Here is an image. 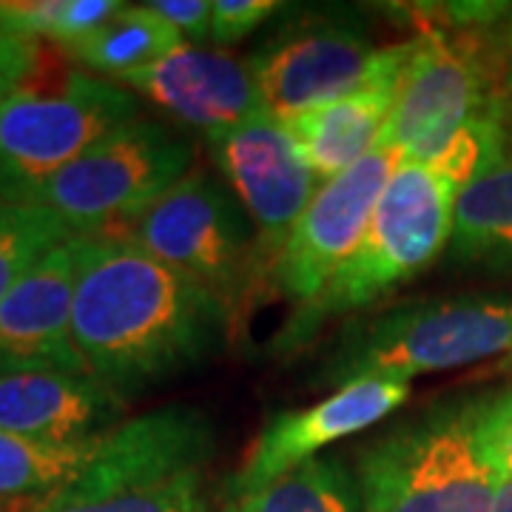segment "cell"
Here are the masks:
<instances>
[{
	"instance_id": "6da1fadb",
	"label": "cell",
	"mask_w": 512,
	"mask_h": 512,
	"mask_svg": "<svg viewBox=\"0 0 512 512\" xmlns=\"http://www.w3.org/2000/svg\"><path fill=\"white\" fill-rule=\"evenodd\" d=\"M231 305L117 234L83 237L72 308L86 373L120 396L202 365L225 345Z\"/></svg>"
},
{
	"instance_id": "7a4b0ae2",
	"label": "cell",
	"mask_w": 512,
	"mask_h": 512,
	"mask_svg": "<svg viewBox=\"0 0 512 512\" xmlns=\"http://www.w3.org/2000/svg\"><path fill=\"white\" fill-rule=\"evenodd\" d=\"M214 427L197 407L171 404L103 436L80 476L26 512H208L202 467Z\"/></svg>"
},
{
	"instance_id": "3957f363",
	"label": "cell",
	"mask_w": 512,
	"mask_h": 512,
	"mask_svg": "<svg viewBox=\"0 0 512 512\" xmlns=\"http://www.w3.org/2000/svg\"><path fill=\"white\" fill-rule=\"evenodd\" d=\"M461 188L430 165L404 160L384 185L365 239L282 330L279 350L302 345L330 316L362 311L427 271L453 239Z\"/></svg>"
},
{
	"instance_id": "277c9868",
	"label": "cell",
	"mask_w": 512,
	"mask_h": 512,
	"mask_svg": "<svg viewBox=\"0 0 512 512\" xmlns=\"http://www.w3.org/2000/svg\"><path fill=\"white\" fill-rule=\"evenodd\" d=\"M512 350V299H419L345 328L319 370L325 384L413 376L473 365Z\"/></svg>"
},
{
	"instance_id": "5b68a950",
	"label": "cell",
	"mask_w": 512,
	"mask_h": 512,
	"mask_svg": "<svg viewBox=\"0 0 512 512\" xmlns=\"http://www.w3.org/2000/svg\"><path fill=\"white\" fill-rule=\"evenodd\" d=\"M137 120V97L43 52L40 66L0 100V200H26L37 185Z\"/></svg>"
},
{
	"instance_id": "8992f818",
	"label": "cell",
	"mask_w": 512,
	"mask_h": 512,
	"mask_svg": "<svg viewBox=\"0 0 512 512\" xmlns=\"http://www.w3.org/2000/svg\"><path fill=\"white\" fill-rule=\"evenodd\" d=\"M362 512H493L498 473L473 433V404H444L359 453Z\"/></svg>"
},
{
	"instance_id": "52a82bcc",
	"label": "cell",
	"mask_w": 512,
	"mask_h": 512,
	"mask_svg": "<svg viewBox=\"0 0 512 512\" xmlns=\"http://www.w3.org/2000/svg\"><path fill=\"white\" fill-rule=\"evenodd\" d=\"M194 148L174 128L134 120L60 168L26 200L46 205L74 237L123 234L191 174Z\"/></svg>"
},
{
	"instance_id": "ba28073f",
	"label": "cell",
	"mask_w": 512,
	"mask_h": 512,
	"mask_svg": "<svg viewBox=\"0 0 512 512\" xmlns=\"http://www.w3.org/2000/svg\"><path fill=\"white\" fill-rule=\"evenodd\" d=\"M117 237L231 305L254 259L256 228L242 202L217 177L191 171Z\"/></svg>"
},
{
	"instance_id": "9c48e42d",
	"label": "cell",
	"mask_w": 512,
	"mask_h": 512,
	"mask_svg": "<svg viewBox=\"0 0 512 512\" xmlns=\"http://www.w3.org/2000/svg\"><path fill=\"white\" fill-rule=\"evenodd\" d=\"M504 106L495 57L464 32L427 29L402 77V89L376 146L399 148L404 160L427 163L476 117Z\"/></svg>"
},
{
	"instance_id": "30bf717a",
	"label": "cell",
	"mask_w": 512,
	"mask_h": 512,
	"mask_svg": "<svg viewBox=\"0 0 512 512\" xmlns=\"http://www.w3.org/2000/svg\"><path fill=\"white\" fill-rule=\"evenodd\" d=\"M379 49L367 29L345 12H313L279 26L254 55L265 109L285 120L353 92Z\"/></svg>"
},
{
	"instance_id": "8fae6325",
	"label": "cell",
	"mask_w": 512,
	"mask_h": 512,
	"mask_svg": "<svg viewBox=\"0 0 512 512\" xmlns=\"http://www.w3.org/2000/svg\"><path fill=\"white\" fill-rule=\"evenodd\" d=\"M404 163L399 148L376 146L367 157L316 191L276 256V285L299 305L325 291L365 239L384 185Z\"/></svg>"
},
{
	"instance_id": "7c38bea8",
	"label": "cell",
	"mask_w": 512,
	"mask_h": 512,
	"mask_svg": "<svg viewBox=\"0 0 512 512\" xmlns=\"http://www.w3.org/2000/svg\"><path fill=\"white\" fill-rule=\"evenodd\" d=\"M208 146L234 197L254 222L259 254L276 262L322 180L271 111H259Z\"/></svg>"
},
{
	"instance_id": "4fadbf2b",
	"label": "cell",
	"mask_w": 512,
	"mask_h": 512,
	"mask_svg": "<svg viewBox=\"0 0 512 512\" xmlns=\"http://www.w3.org/2000/svg\"><path fill=\"white\" fill-rule=\"evenodd\" d=\"M410 396V382L393 379H359L336 387L328 399L305 410L279 413L256 436L237 476L225 484V501L251 495L268 487L293 467L319 456L322 447L345 441L367 430L370 424L387 419Z\"/></svg>"
},
{
	"instance_id": "5bb4252c",
	"label": "cell",
	"mask_w": 512,
	"mask_h": 512,
	"mask_svg": "<svg viewBox=\"0 0 512 512\" xmlns=\"http://www.w3.org/2000/svg\"><path fill=\"white\" fill-rule=\"evenodd\" d=\"M117 83L148 97L157 109L202 134L208 143L259 111H268L248 60L188 43L146 69L123 74Z\"/></svg>"
},
{
	"instance_id": "9a60e30c",
	"label": "cell",
	"mask_w": 512,
	"mask_h": 512,
	"mask_svg": "<svg viewBox=\"0 0 512 512\" xmlns=\"http://www.w3.org/2000/svg\"><path fill=\"white\" fill-rule=\"evenodd\" d=\"M80 256L83 237L66 239L0 302V376L20 370L86 373L72 336Z\"/></svg>"
},
{
	"instance_id": "2e32d148",
	"label": "cell",
	"mask_w": 512,
	"mask_h": 512,
	"mask_svg": "<svg viewBox=\"0 0 512 512\" xmlns=\"http://www.w3.org/2000/svg\"><path fill=\"white\" fill-rule=\"evenodd\" d=\"M413 49L416 37L384 46L353 92L282 120L299 154L322 183L345 174L376 148L396 106Z\"/></svg>"
},
{
	"instance_id": "e0dca14e",
	"label": "cell",
	"mask_w": 512,
	"mask_h": 512,
	"mask_svg": "<svg viewBox=\"0 0 512 512\" xmlns=\"http://www.w3.org/2000/svg\"><path fill=\"white\" fill-rule=\"evenodd\" d=\"M126 396L89 373L20 370L0 376V430L20 439L77 447L123 424Z\"/></svg>"
},
{
	"instance_id": "ac0fdd59",
	"label": "cell",
	"mask_w": 512,
	"mask_h": 512,
	"mask_svg": "<svg viewBox=\"0 0 512 512\" xmlns=\"http://www.w3.org/2000/svg\"><path fill=\"white\" fill-rule=\"evenodd\" d=\"M450 256L464 268L512 276V154L461 188Z\"/></svg>"
},
{
	"instance_id": "d6986e66",
	"label": "cell",
	"mask_w": 512,
	"mask_h": 512,
	"mask_svg": "<svg viewBox=\"0 0 512 512\" xmlns=\"http://www.w3.org/2000/svg\"><path fill=\"white\" fill-rule=\"evenodd\" d=\"M180 46H185L180 32L168 26L148 3H143V6H123L114 18L60 52L83 69L120 80L123 74L146 69L151 63L163 60Z\"/></svg>"
},
{
	"instance_id": "ffe728a7",
	"label": "cell",
	"mask_w": 512,
	"mask_h": 512,
	"mask_svg": "<svg viewBox=\"0 0 512 512\" xmlns=\"http://www.w3.org/2000/svg\"><path fill=\"white\" fill-rule=\"evenodd\" d=\"M222 512H362L356 473L339 456H316Z\"/></svg>"
},
{
	"instance_id": "44dd1931",
	"label": "cell",
	"mask_w": 512,
	"mask_h": 512,
	"mask_svg": "<svg viewBox=\"0 0 512 512\" xmlns=\"http://www.w3.org/2000/svg\"><path fill=\"white\" fill-rule=\"evenodd\" d=\"M100 441L49 447L0 430V498H49L86 470Z\"/></svg>"
},
{
	"instance_id": "7402d4cb",
	"label": "cell",
	"mask_w": 512,
	"mask_h": 512,
	"mask_svg": "<svg viewBox=\"0 0 512 512\" xmlns=\"http://www.w3.org/2000/svg\"><path fill=\"white\" fill-rule=\"evenodd\" d=\"M74 234L35 200H0V302L23 276Z\"/></svg>"
},
{
	"instance_id": "603a6c76",
	"label": "cell",
	"mask_w": 512,
	"mask_h": 512,
	"mask_svg": "<svg viewBox=\"0 0 512 512\" xmlns=\"http://www.w3.org/2000/svg\"><path fill=\"white\" fill-rule=\"evenodd\" d=\"M123 6L114 0H0V26L12 37L49 40L66 49Z\"/></svg>"
},
{
	"instance_id": "cb8c5ba5",
	"label": "cell",
	"mask_w": 512,
	"mask_h": 512,
	"mask_svg": "<svg viewBox=\"0 0 512 512\" xmlns=\"http://www.w3.org/2000/svg\"><path fill=\"white\" fill-rule=\"evenodd\" d=\"M473 404V433L498 476L512 478V387Z\"/></svg>"
},
{
	"instance_id": "d4e9b609",
	"label": "cell",
	"mask_w": 512,
	"mask_h": 512,
	"mask_svg": "<svg viewBox=\"0 0 512 512\" xmlns=\"http://www.w3.org/2000/svg\"><path fill=\"white\" fill-rule=\"evenodd\" d=\"M279 12L274 0H214L211 15V43L234 46Z\"/></svg>"
},
{
	"instance_id": "484cf974",
	"label": "cell",
	"mask_w": 512,
	"mask_h": 512,
	"mask_svg": "<svg viewBox=\"0 0 512 512\" xmlns=\"http://www.w3.org/2000/svg\"><path fill=\"white\" fill-rule=\"evenodd\" d=\"M160 18L174 26L188 46H197L211 40V15L214 0H154L148 3Z\"/></svg>"
},
{
	"instance_id": "4316f807",
	"label": "cell",
	"mask_w": 512,
	"mask_h": 512,
	"mask_svg": "<svg viewBox=\"0 0 512 512\" xmlns=\"http://www.w3.org/2000/svg\"><path fill=\"white\" fill-rule=\"evenodd\" d=\"M43 52L46 49L40 40H23V37H15L0 46V100L15 92L20 83L35 72Z\"/></svg>"
},
{
	"instance_id": "83f0119b",
	"label": "cell",
	"mask_w": 512,
	"mask_h": 512,
	"mask_svg": "<svg viewBox=\"0 0 512 512\" xmlns=\"http://www.w3.org/2000/svg\"><path fill=\"white\" fill-rule=\"evenodd\" d=\"M495 83H498V97L504 103V111L507 117H512V18L504 35H498V43H495Z\"/></svg>"
},
{
	"instance_id": "f1b7e54d",
	"label": "cell",
	"mask_w": 512,
	"mask_h": 512,
	"mask_svg": "<svg viewBox=\"0 0 512 512\" xmlns=\"http://www.w3.org/2000/svg\"><path fill=\"white\" fill-rule=\"evenodd\" d=\"M493 512H512V478L510 476H498Z\"/></svg>"
},
{
	"instance_id": "f546056e",
	"label": "cell",
	"mask_w": 512,
	"mask_h": 512,
	"mask_svg": "<svg viewBox=\"0 0 512 512\" xmlns=\"http://www.w3.org/2000/svg\"><path fill=\"white\" fill-rule=\"evenodd\" d=\"M9 40H15V37L9 35V32H6V29L0 26V46H3V43H9Z\"/></svg>"
},
{
	"instance_id": "4dcf8cb0",
	"label": "cell",
	"mask_w": 512,
	"mask_h": 512,
	"mask_svg": "<svg viewBox=\"0 0 512 512\" xmlns=\"http://www.w3.org/2000/svg\"><path fill=\"white\" fill-rule=\"evenodd\" d=\"M0 194H3V180H0Z\"/></svg>"
},
{
	"instance_id": "1f68e13d",
	"label": "cell",
	"mask_w": 512,
	"mask_h": 512,
	"mask_svg": "<svg viewBox=\"0 0 512 512\" xmlns=\"http://www.w3.org/2000/svg\"><path fill=\"white\" fill-rule=\"evenodd\" d=\"M510 353H512V350H510ZM510 359H512V356H510Z\"/></svg>"
}]
</instances>
